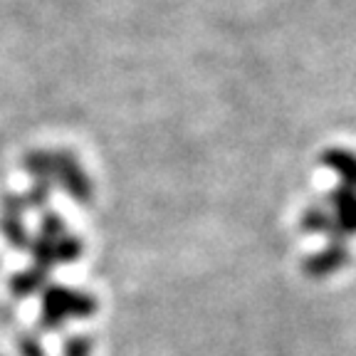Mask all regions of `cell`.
Returning a JSON list of instances; mask_svg holds the SVG:
<instances>
[]
</instances>
